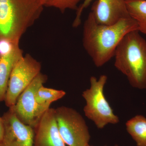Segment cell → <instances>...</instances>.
I'll use <instances>...</instances> for the list:
<instances>
[{
  "instance_id": "obj_1",
  "label": "cell",
  "mask_w": 146,
  "mask_h": 146,
  "mask_svg": "<svg viewBox=\"0 0 146 146\" xmlns=\"http://www.w3.org/2000/svg\"><path fill=\"white\" fill-rule=\"evenodd\" d=\"M134 31H138V25L131 16L113 25H102L96 21L90 12L84 24L83 46L95 65L102 67L114 57L124 36Z\"/></svg>"
},
{
  "instance_id": "obj_2",
  "label": "cell",
  "mask_w": 146,
  "mask_h": 146,
  "mask_svg": "<svg viewBox=\"0 0 146 146\" xmlns=\"http://www.w3.org/2000/svg\"><path fill=\"white\" fill-rule=\"evenodd\" d=\"M44 7L42 0H0V42L19 44Z\"/></svg>"
},
{
  "instance_id": "obj_3",
  "label": "cell",
  "mask_w": 146,
  "mask_h": 146,
  "mask_svg": "<svg viewBox=\"0 0 146 146\" xmlns=\"http://www.w3.org/2000/svg\"><path fill=\"white\" fill-rule=\"evenodd\" d=\"M138 31L124 36L115 50V66L127 78L131 85L146 89V41Z\"/></svg>"
},
{
  "instance_id": "obj_4",
  "label": "cell",
  "mask_w": 146,
  "mask_h": 146,
  "mask_svg": "<svg viewBox=\"0 0 146 146\" xmlns=\"http://www.w3.org/2000/svg\"><path fill=\"white\" fill-rule=\"evenodd\" d=\"M107 79L105 75H102L98 80L96 77H91L90 88L82 94L86 102L84 108V114L99 129H103L108 124H116L119 121L105 96L104 87Z\"/></svg>"
},
{
  "instance_id": "obj_5",
  "label": "cell",
  "mask_w": 146,
  "mask_h": 146,
  "mask_svg": "<svg viewBox=\"0 0 146 146\" xmlns=\"http://www.w3.org/2000/svg\"><path fill=\"white\" fill-rule=\"evenodd\" d=\"M58 130L65 144L69 146H85L90 139L88 126L75 110L66 106L55 109Z\"/></svg>"
},
{
  "instance_id": "obj_6",
  "label": "cell",
  "mask_w": 146,
  "mask_h": 146,
  "mask_svg": "<svg viewBox=\"0 0 146 146\" xmlns=\"http://www.w3.org/2000/svg\"><path fill=\"white\" fill-rule=\"evenodd\" d=\"M41 63L29 54L23 56L14 66L6 93L5 103L9 108L15 105L18 97L41 71Z\"/></svg>"
},
{
  "instance_id": "obj_7",
  "label": "cell",
  "mask_w": 146,
  "mask_h": 146,
  "mask_svg": "<svg viewBox=\"0 0 146 146\" xmlns=\"http://www.w3.org/2000/svg\"><path fill=\"white\" fill-rule=\"evenodd\" d=\"M47 78L39 73L18 97L15 105L9 108L25 124L34 128L44 113L50 108L37 103L35 98L37 90L46 82Z\"/></svg>"
},
{
  "instance_id": "obj_8",
  "label": "cell",
  "mask_w": 146,
  "mask_h": 146,
  "mask_svg": "<svg viewBox=\"0 0 146 146\" xmlns=\"http://www.w3.org/2000/svg\"><path fill=\"white\" fill-rule=\"evenodd\" d=\"M93 0H84L77 9L76 16L73 26L78 27L81 22L82 13ZM91 12L98 23L112 25L130 16L128 11L125 0H96L91 7Z\"/></svg>"
},
{
  "instance_id": "obj_9",
  "label": "cell",
  "mask_w": 146,
  "mask_h": 146,
  "mask_svg": "<svg viewBox=\"0 0 146 146\" xmlns=\"http://www.w3.org/2000/svg\"><path fill=\"white\" fill-rule=\"evenodd\" d=\"M2 117L4 133L0 146H33V127L22 122L10 109Z\"/></svg>"
},
{
  "instance_id": "obj_10",
  "label": "cell",
  "mask_w": 146,
  "mask_h": 146,
  "mask_svg": "<svg viewBox=\"0 0 146 146\" xmlns=\"http://www.w3.org/2000/svg\"><path fill=\"white\" fill-rule=\"evenodd\" d=\"M34 129L33 146H66L58 127L55 109L47 110Z\"/></svg>"
},
{
  "instance_id": "obj_11",
  "label": "cell",
  "mask_w": 146,
  "mask_h": 146,
  "mask_svg": "<svg viewBox=\"0 0 146 146\" xmlns=\"http://www.w3.org/2000/svg\"><path fill=\"white\" fill-rule=\"evenodd\" d=\"M23 56L19 44L11 45L8 50L0 54V102L4 101L9 80L13 68Z\"/></svg>"
},
{
  "instance_id": "obj_12",
  "label": "cell",
  "mask_w": 146,
  "mask_h": 146,
  "mask_svg": "<svg viewBox=\"0 0 146 146\" xmlns=\"http://www.w3.org/2000/svg\"><path fill=\"white\" fill-rule=\"evenodd\" d=\"M127 131L137 146H146V118L138 115L126 123Z\"/></svg>"
},
{
  "instance_id": "obj_13",
  "label": "cell",
  "mask_w": 146,
  "mask_h": 146,
  "mask_svg": "<svg viewBox=\"0 0 146 146\" xmlns=\"http://www.w3.org/2000/svg\"><path fill=\"white\" fill-rule=\"evenodd\" d=\"M129 16L136 21L139 32L146 34V1L125 0Z\"/></svg>"
},
{
  "instance_id": "obj_14",
  "label": "cell",
  "mask_w": 146,
  "mask_h": 146,
  "mask_svg": "<svg viewBox=\"0 0 146 146\" xmlns=\"http://www.w3.org/2000/svg\"><path fill=\"white\" fill-rule=\"evenodd\" d=\"M65 95L63 90L46 88L42 85L37 90L35 98L39 104L50 107L52 103L62 98Z\"/></svg>"
},
{
  "instance_id": "obj_15",
  "label": "cell",
  "mask_w": 146,
  "mask_h": 146,
  "mask_svg": "<svg viewBox=\"0 0 146 146\" xmlns=\"http://www.w3.org/2000/svg\"><path fill=\"white\" fill-rule=\"evenodd\" d=\"M84 0H42L46 7H53L64 13L68 9L76 10L78 4Z\"/></svg>"
},
{
  "instance_id": "obj_16",
  "label": "cell",
  "mask_w": 146,
  "mask_h": 146,
  "mask_svg": "<svg viewBox=\"0 0 146 146\" xmlns=\"http://www.w3.org/2000/svg\"><path fill=\"white\" fill-rule=\"evenodd\" d=\"M4 133V123L2 117H0V142L2 139Z\"/></svg>"
},
{
  "instance_id": "obj_17",
  "label": "cell",
  "mask_w": 146,
  "mask_h": 146,
  "mask_svg": "<svg viewBox=\"0 0 146 146\" xmlns=\"http://www.w3.org/2000/svg\"><path fill=\"white\" fill-rule=\"evenodd\" d=\"M85 146H91L89 145V144H88V145H86Z\"/></svg>"
},
{
  "instance_id": "obj_18",
  "label": "cell",
  "mask_w": 146,
  "mask_h": 146,
  "mask_svg": "<svg viewBox=\"0 0 146 146\" xmlns=\"http://www.w3.org/2000/svg\"><path fill=\"white\" fill-rule=\"evenodd\" d=\"M142 1H146V0H142Z\"/></svg>"
}]
</instances>
